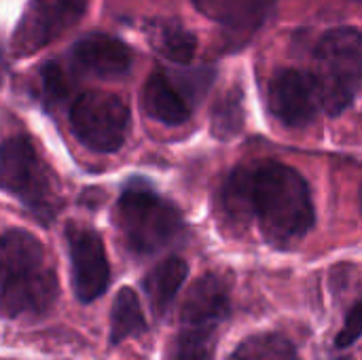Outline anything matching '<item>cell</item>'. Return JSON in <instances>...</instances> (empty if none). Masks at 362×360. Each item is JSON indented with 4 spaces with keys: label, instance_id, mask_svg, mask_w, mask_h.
Instances as JSON below:
<instances>
[{
    "label": "cell",
    "instance_id": "obj_1",
    "mask_svg": "<svg viewBox=\"0 0 362 360\" xmlns=\"http://www.w3.org/2000/svg\"><path fill=\"white\" fill-rule=\"evenodd\" d=\"M252 208L265 240L286 248L314 225V204L308 182L293 168L263 161L252 168Z\"/></svg>",
    "mask_w": 362,
    "mask_h": 360
},
{
    "label": "cell",
    "instance_id": "obj_2",
    "mask_svg": "<svg viewBox=\"0 0 362 360\" xmlns=\"http://www.w3.org/2000/svg\"><path fill=\"white\" fill-rule=\"evenodd\" d=\"M2 312L8 318L47 312L57 297V278L42 244L23 229L2 236Z\"/></svg>",
    "mask_w": 362,
    "mask_h": 360
},
{
    "label": "cell",
    "instance_id": "obj_3",
    "mask_svg": "<svg viewBox=\"0 0 362 360\" xmlns=\"http://www.w3.org/2000/svg\"><path fill=\"white\" fill-rule=\"evenodd\" d=\"M312 81L329 115H339L352 104L362 83L361 30L335 28L322 36L314 51Z\"/></svg>",
    "mask_w": 362,
    "mask_h": 360
},
{
    "label": "cell",
    "instance_id": "obj_4",
    "mask_svg": "<svg viewBox=\"0 0 362 360\" xmlns=\"http://www.w3.org/2000/svg\"><path fill=\"white\" fill-rule=\"evenodd\" d=\"M117 227L136 255H155L182 231V216L174 204L146 187H127L117 204Z\"/></svg>",
    "mask_w": 362,
    "mask_h": 360
},
{
    "label": "cell",
    "instance_id": "obj_5",
    "mask_svg": "<svg viewBox=\"0 0 362 360\" xmlns=\"http://www.w3.org/2000/svg\"><path fill=\"white\" fill-rule=\"evenodd\" d=\"M2 189L15 195L38 219L49 221L59 208L53 170L40 159L34 144L23 136L6 138L0 155Z\"/></svg>",
    "mask_w": 362,
    "mask_h": 360
},
{
    "label": "cell",
    "instance_id": "obj_6",
    "mask_svg": "<svg viewBox=\"0 0 362 360\" xmlns=\"http://www.w3.org/2000/svg\"><path fill=\"white\" fill-rule=\"evenodd\" d=\"M70 127L81 144L93 153H115L129 129L127 104L108 91H85L70 108Z\"/></svg>",
    "mask_w": 362,
    "mask_h": 360
},
{
    "label": "cell",
    "instance_id": "obj_7",
    "mask_svg": "<svg viewBox=\"0 0 362 360\" xmlns=\"http://www.w3.org/2000/svg\"><path fill=\"white\" fill-rule=\"evenodd\" d=\"M85 11L87 0H30L11 36L13 57L38 53L74 28Z\"/></svg>",
    "mask_w": 362,
    "mask_h": 360
},
{
    "label": "cell",
    "instance_id": "obj_8",
    "mask_svg": "<svg viewBox=\"0 0 362 360\" xmlns=\"http://www.w3.org/2000/svg\"><path fill=\"white\" fill-rule=\"evenodd\" d=\"M66 240L70 252L72 291L81 303H91L106 293L110 280L104 242L93 229L78 223L68 225Z\"/></svg>",
    "mask_w": 362,
    "mask_h": 360
},
{
    "label": "cell",
    "instance_id": "obj_9",
    "mask_svg": "<svg viewBox=\"0 0 362 360\" xmlns=\"http://www.w3.org/2000/svg\"><path fill=\"white\" fill-rule=\"evenodd\" d=\"M320 98L312 74L280 70L269 83V108L288 127H303L314 121Z\"/></svg>",
    "mask_w": 362,
    "mask_h": 360
},
{
    "label": "cell",
    "instance_id": "obj_10",
    "mask_svg": "<svg viewBox=\"0 0 362 360\" xmlns=\"http://www.w3.org/2000/svg\"><path fill=\"white\" fill-rule=\"evenodd\" d=\"M72 57L81 70L98 79H119L132 68L129 47L110 34H89L72 47Z\"/></svg>",
    "mask_w": 362,
    "mask_h": 360
},
{
    "label": "cell",
    "instance_id": "obj_11",
    "mask_svg": "<svg viewBox=\"0 0 362 360\" xmlns=\"http://www.w3.org/2000/svg\"><path fill=\"white\" fill-rule=\"evenodd\" d=\"M229 316V293L225 282L210 274L193 282L180 310V323L221 325Z\"/></svg>",
    "mask_w": 362,
    "mask_h": 360
},
{
    "label": "cell",
    "instance_id": "obj_12",
    "mask_svg": "<svg viewBox=\"0 0 362 360\" xmlns=\"http://www.w3.org/2000/svg\"><path fill=\"white\" fill-rule=\"evenodd\" d=\"M142 102H144L148 117H153L155 121H159L163 125H172V127L182 125L191 115L189 102L170 83V79L161 72H153L146 79L144 91H142Z\"/></svg>",
    "mask_w": 362,
    "mask_h": 360
},
{
    "label": "cell",
    "instance_id": "obj_13",
    "mask_svg": "<svg viewBox=\"0 0 362 360\" xmlns=\"http://www.w3.org/2000/svg\"><path fill=\"white\" fill-rule=\"evenodd\" d=\"M197 11L227 28H255L263 21L274 0H193Z\"/></svg>",
    "mask_w": 362,
    "mask_h": 360
},
{
    "label": "cell",
    "instance_id": "obj_14",
    "mask_svg": "<svg viewBox=\"0 0 362 360\" xmlns=\"http://www.w3.org/2000/svg\"><path fill=\"white\" fill-rule=\"evenodd\" d=\"M187 276H189V265L178 257H170V259L161 261L146 274L144 291L151 301V308L157 314H163L172 306V301L178 295L180 286L185 284Z\"/></svg>",
    "mask_w": 362,
    "mask_h": 360
},
{
    "label": "cell",
    "instance_id": "obj_15",
    "mask_svg": "<svg viewBox=\"0 0 362 360\" xmlns=\"http://www.w3.org/2000/svg\"><path fill=\"white\" fill-rule=\"evenodd\" d=\"M218 325H187L168 346L165 360H212Z\"/></svg>",
    "mask_w": 362,
    "mask_h": 360
},
{
    "label": "cell",
    "instance_id": "obj_16",
    "mask_svg": "<svg viewBox=\"0 0 362 360\" xmlns=\"http://www.w3.org/2000/svg\"><path fill=\"white\" fill-rule=\"evenodd\" d=\"M146 329V320L140 308L138 295L125 286L117 293L110 312V342L121 344L132 335H140Z\"/></svg>",
    "mask_w": 362,
    "mask_h": 360
},
{
    "label": "cell",
    "instance_id": "obj_17",
    "mask_svg": "<svg viewBox=\"0 0 362 360\" xmlns=\"http://www.w3.org/2000/svg\"><path fill=\"white\" fill-rule=\"evenodd\" d=\"M229 360H299L291 339L280 333H259L246 337Z\"/></svg>",
    "mask_w": 362,
    "mask_h": 360
},
{
    "label": "cell",
    "instance_id": "obj_18",
    "mask_svg": "<svg viewBox=\"0 0 362 360\" xmlns=\"http://www.w3.org/2000/svg\"><path fill=\"white\" fill-rule=\"evenodd\" d=\"M153 45L161 55L176 64H189L197 49V38L193 32L178 23H159L153 34Z\"/></svg>",
    "mask_w": 362,
    "mask_h": 360
},
{
    "label": "cell",
    "instance_id": "obj_19",
    "mask_svg": "<svg viewBox=\"0 0 362 360\" xmlns=\"http://www.w3.org/2000/svg\"><path fill=\"white\" fill-rule=\"evenodd\" d=\"M252 168H235L223 189V208L233 221L255 216L252 208Z\"/></svg>",
    "mask_w": 362,
    "mask_h": 360
},
{
    "label": "cell",
    "instance_id": "obj_20",
    "mask_svg": "<svg viewBox=\"0 0 362 360\" xmlns=\"http://www.w3.org/2000/svg\"><path fill=\"white\" fill-rule=\"evenodd\" d=\"M242 125H244L242 93L238 89H231L223 93L212 108V134L218 140H229L242 129Z\"/></svg>",
    "mask_w": 362,
    "mask_h": 360
},
{
    "label": "cell",
    "instance_id": "obj_21",
    "mask_svg": "<svg viewBox=\"0 0 362 360\" xmlns=\"http://www.w3.org/2000/svg\"><path fill=\"white\" fill-rule=\"evenodd\" d=\"M40 76H42V95H45V100L51 102V104H57L68 91V83L64 79L62 68L57 64H53V62L45 64Z\"/></svg>",
    "mask_w": 362,
    "mask_h": 360
},
{
    "label": "cell",
    "instance_id": "obj_22",
    "mask_svg": "<svg viewBox=\"0 0 362 360\" xmlns=\"http://www.w3.org/2000/svg\"><path fill=\"white\" fill-rule=\"evenodd\" d=\"M362 335V301H358L352 310H350V314H348V318H346V325H344V329L339 331V335L335 337V348L337 350H346V348H350L356 339H361Z\"/></svg>",
    "mask_w": 362,
    "mask_h": 360
}]
</instances>
